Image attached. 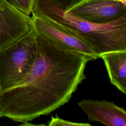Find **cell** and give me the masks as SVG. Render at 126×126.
<instances>
[{
	"instance_id": "obj_11",
	"label": "cell",
	"mask_w": 126,
	"mask_h": 126,
	"mask_svg": "<svg viewBox=\"0 0 126 126\" xmlns=\"http://www.w3.org/2000/svg\"><path fill=\"white\" fill-rule=\"evenodd\" d=\"M53 2L67 10L70 6L78 2L79 0H51Z\"/></svg>"
},
{
	"instance_id": "obj_13",
	"label": "cell",
	"mask_w": 126,
	"mask_h": 126,
	"mask_svg": "<svg viewBox=\"0 0 126 126\" xmlns=\"http://www.w3.org/2000/svg\"></svg>"
},
{
	"instance_id": "obj_2",
	"label": "cell",
	"mask_w": 126,
	"mask_h": 126,
	"mask_svg": "<svg viewBox=\"0 0 126 126\" xmlns=\"http://www.w3.org/2000/svg\"><path fill=\"white\" fill-rule=\"evenodd\" d=\"M32 13L48 18L83 40L94 53L126 50V15L106 24H96L76 17L51 0H34Z\"/></svg>"
},
{
	"instance_id": "obj_1",
	"label": "cell",
	"mask_w": 126,
	"mask_h": 126,
	"mask_svg": "<svg viewBox=\"0 0 126 126\" xmlns=\"http://www.w3.org/2000/svg\"><path fill=\"white\" fill-rule=\"evenodd\" d=\"M36 40L30 71L12 87L0 91L1 117L23 123L48 115L68 102L86 78L84 70L92 57L36 33Z\"/></svg>"
},
{
	"instance_id": "obj_10",
	"label": "cell",
	"mask_w": 126,
	"mask_h": 126,
	"mask_svg": "<svg viewBox=\"0 0 126 126\" xmlns=\"http://www.w3.org/2000/svg\"><path fill=\"white\" fill-rule=\"evenodd\" d=\"M49 126H91V125L86 123H78L73 122L67 120H65L58 117V116L55 117H51L49 124L47 125Z\"/></svg>"
},
{
	"instance_id": "obj_6",
	"label": "cell",
	"mask_w": 126,
	"mask_h": 126,
	"mask_svg": "<svg viewBox=\"0 0 126 126\" xmlns=\"http://www.w3.org/2000/svg\"><path fill=\"white\" fill-rule=\"evenodd\" d=\"M32 29L31 17L0 0V50L11 44Z\"/></svg>"
},
{
	"instance_id": "obj_3",
	"label": "cell",
	"mask_w": 126,
	"mask_h": 126,
	"mask_svg": "<svg viewBox=\"0 0 126 126\" xmlns=\"http://www.w3.org/2000/svg\"><path fill=\"white\" fill-rule=\"evenodd\" d=\"M36 55V33L32 30L0 50V91L10 88L31 70Z\"/></svg>"
},
{
	"instance_id": "obj_12",
	"label": "cell",
	"mask_w": 126,
	"mask_h": 126,
	"mask_svg": "<svg viewBox=\"0 0 126 126\" xmlns=\"http://www.w3.org/2000/svg\"><path fill=\"white\" fill-rule=\"evenodd\" d=\"M117 0V1H119L122 3H123L125 4H126V0Z\"/></svg>"
},
{
	"instance_id": "obj_8",
	"label": "cell",
	"mask_w": 126,
	"mask_h": 126,
	"mask_svg": "<svg viewBox=\"0 0 126 126\" xmlns=\"http://www.w3.org/2000/svg\"><path fill=\"white\" fill-rule=\"evenodd\" d=\"M99 58L104 61L111 83L126 94V50L107 52Z\"/></svg>"
},
{
	"instance_id": "obj_4",
	"label": "cell",
	"mask_w": 126,
	"mask_h": 126,
	"mask_svg": "<svg viewBox=\"0 0 126 126\" xmlns=\"http://www.w3.org/2000/svg\"><path fill=\"white\" fill-rule=\"evenodd\" d=\"M65 10L89 22L106 24L126 15V4L115 0H79Z\"/></svg>"
},
{
	"instance_id": "obj_5",
	"label": "cell",
	"mask_w": 126,
	"mask_h": 126,
	"mask_svg": "<svg viewBox=\"0 0 126 126\" xmlns=\"http://www.w3.org/2000/svg\"><path fill=\"white\" fill-rule=\"evenodd\" d=\"M32 13V25L36 33L50 39L69 50L89 56L94 60L97 59L90 47L81 38L48 18Z\"/></svg>"
},
{
	"instance_id": "obj_7",
	"label": "cell",
	"mask_w": 126,
	"mask_h": 126,
	"mask_svg": "<svg viewBox=\"0 0 126 126\" xmlns=\"http://www.w3.org/2000/svg\"><path fill=\"white\" fill-rule=\"evenodd\" d=\"M91 122H98L108 126H126V111L113 101L82 99L77 103Z\"/></svg>"
},
{
	"instance_id": "obj_9",
	"label": "cell",
	"mask_w": 126,
	"mask_h": 126,
	"mask_svg": "<svg viewBox=\"0 0 126 126\" xmlns=\"http://www.w3.org/2000/svg\"><path fill=\"white\" fill-rule=\"evenodd\" d=\"M8 3L24 13L30 15L33 7L34 0H4Z\"/></svg>"
}]
</instances>
